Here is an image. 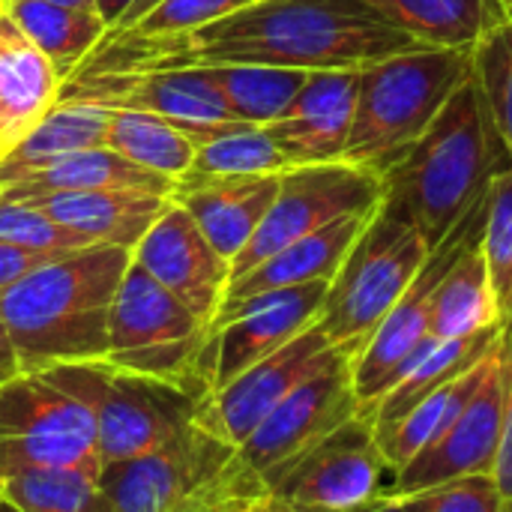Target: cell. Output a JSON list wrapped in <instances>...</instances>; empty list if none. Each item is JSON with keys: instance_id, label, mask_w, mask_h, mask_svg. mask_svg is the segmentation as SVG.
Listing matches in <instances>:
<instances>
[{"instance_id": "6da1fadb", "label": "cell", "mask_w": 512, "mask_h": 512, "mask_svg": "<svg viewBox=\"0 0 512 512\" xmlns=\"http://www.w3.org/2000/svg\"><path fill=\"white\" fill-rule=\"evenodd\" d=\"M129 39V36H117ZM150 48L138 69L207 63H264L306 72L366 69L423 48L363 0H255L177 39H132Z\"/></svg>"}, {"instance_id": "7a4b0ae2", "label": "cell", "mask_w": 512, "mask_h": 512, "mask_svg": "<svg viewBox=\"0 0 512 512\" xmlns=\"http://www.w3.org/2000/svg\"><path fill=\"white\" fill-rule=\"evenodd\" d=\"M129 261V249L87 246L45 261L0 291V315L24 375L105 360L108 315Z\"/></svg>"}, {"instance_id": "3957f363", "label": "cell", "mask_w": 512, "mask_h": 512, "mask_svg": "<svg viewBox=\"0 0 512 512\" xmlns=\"http://www.w3.org/2000/svg\"><path fill=\"white\" fill-rule=\"evenodd\" d=\"M510 156L468 75L426 132L384 174V204L405 216L435 249L486 195Z\"/></svg>"}, {"instance_id": "277c9868", "label": "cell", "mask_w": 512, "mask_h": 512, "mask_svg": "<svg viewBox=\"0 0 512 512\" xmlns=\"http://www.w3.org/2000/svg\"><path fill=\"white\" fill-rule=\"evenodd\" d=\"M99 489L111 512H246L267 495L240 447L198 420L138 459L105 465Z\"/></svg>"}, {"instance_id": "5b68a950", "label": "cell", "mask_w": 512, "mask_h": 512, "mask_svg": "<svg viewBox=\"0 0 512 512\" xmlns=\"http://www.w3.org/2000/svg\"><path fill=\"white\" fill-rule=\"evenodd\" d=\"M471 75V48H414L360 69L357 108L342 162L384 180Z\"/></svg>"}, {"instance_id": "8992f818", "label": "cell", "mask_w": 512, "mask_h": 512, "mask_svg": "<svg viewBox=\"0 0 512 512\" xmlns=\"http://www.w3.org/2000/svg\"><path fill=\"white\" fill-rule=\"evenodd\" d=\"M213 330L129 261L108 315L105 360L123 372L213 393Z\"/></svg>"}, {"instance_id": "52a82bcc", "label": "cell", "mask_w": 512, "mask_h": 512, "mask_svg": "<svg viewBox=\"0 0 512 512\" xmlns=\"http://www.w3.org/2000/svg\"><path fill=\"white\" fill-rule=\"evenodd\" d=\"M45 375L54 387L84 405L96 429L102 468L138 459L198 420L204 393L123 372L108 360L63 363Z\"/></svg>"}, {"instance_id": "ba28073f", "label": "cell", "mask_w": 512, "mask_h": 512, "mask_svg": "<svg viewBox=\"0 0 512 512\" xmlns=\"http://www.w3.org/2000/svg\"><path fill=\"white\" fill-rule=\"evenodd\" d=\"M429 255L432 249L423 234L381 201L327 288L318 318L327 339L360 354L375 327L420 276Z\"/></svg>"}, {"instance_id": "9c48e42d", "label": "cell", "mask_w": 512, "mask_h": 512, "mask_svg": "<svg viewBox=\"0 0 512 512\" xmlns=\"http://www.w3.org/2000/svg\"><path fill=\"white\" fill-rule=\"evenodd\" d=\"M396 468L387 462L372 420L360 411L324 441L264 477L273 498L294 512H369L393 495Z\"/></svg>"}, {"instance_id": "30bf717a", "label": "cell", "mask_w": 512, "mask_h": 512, "mask_svg": "<svg viewBox=\"0 0 512 512\" xmlns=\"http://www.w3.org/2000/svg\"><path fill=\"white\" fill-rule=\"evenodd\" d=\"M36 468L102 474L96 429L81 402L45 375H18L0 387V477Z\"/></svg>"}, {"instance_id": "8fae6325", "label": "cell", "mask_w": 512, "mask_h": 512, "mask_svg": "<svg viewBox=\"0 0 512 512\" xmlns=\"http://www.w3.org/2000/svg\"><path fill=\"white\" fill-rule=\"evenodd\" d=\"M384 201V180L351 162L294 165L279 174V192L246 249L231 261V282L330 222L369 213Z\"/></svg>"}, {"instance_id": "7c38bea8", "label": "cell", "mask_w": 512, "mask_h": 512, "mask_svg": "<svg viewBox=\"0 0 512 512\" xmlns=\"http://www.w3.org/2000/svg\"><path fill=\"white\" fill-rule=\"evenodd\" d=\"M354 351L336 345L333 354L300 381L240 444V456L267 477L297 459L330 432L354 420L363 405L354 387Z\"/></svg>"}, {"instance_id": "4fadbf2b", "label": "cell", "mask_w": 512, "mask_h": 512, "mask_svg": "<svg viewBox=\"0 0 512 512\" xmlns=\"http://www.w3.org/2000/svg\"><path fill=\"white\" fill-rule=\"evenodd\" d=\"M483 216H486V195L432 249L420 276L411 282V288L402 294V300L387 312V318L375 327V333L366 339V345L354 357V387H357L363 408L372 405L393 384V378L411 360V354L432 336V327H429L432 291H435L438 279L444 276V270L456 261V255L480 237Z\"/></svg>"}, {"instance_id": "5bb4252c", "label": "cell", "mask_w": 512, "mask_h": 512, "mask_svg": "<svg viewBox=\"0 0 512 512\" xmlns=\"http://www.w3.org/2000/svg\"><path fill=\"white\" fill-rule=\"evenodd\" d=\"M504 408H507V345H504V327H501L489 372L480 381L477 393L468 399V405L459 411V417L435 444L420 450L405 468L396 471L390 498L414 495L420 489H429L456 477L492 471L498 441H501V426H504Z\"/></svg>"}, {"instance_id": "9a60e30c", "label": "cell", "mask_w": 512, "mask_h": 512, "mask_svg": "<svg viewBox=\"0 0 512 512\" xmlns=\"http://www.w3.org/2000/svg\"><path fill=\"white\" fill-rule=\"evenodd\" d=\"M330 282H306L225 303L213 318V390L309 330L324 309Z\"/></svg>"}, {"instance_id": "2e32d148", "label": "cell", "mask_w": 512, "mask_h": 512, "mask_svg": "<svg viewBox=\"0 0 512 512\" xmlns=\"http://www.w3.org/2000/svg\"><path fill=\"white\" fill-rule=\"evenodd\" d=\"M333 348L336 345L315 321L297 339L267 354L225 387L213 390L198 411V423L240 447L261 426V420L333 354Z\"/></svg>"}, {"instance_id": "e0dca14e", "label": "cell", "mask_w": 512, "mask_h": 512, "mask_svg": "<svg viewBox=\"0 0 512 512\" xmlns=\"http://www.w3.org/2000/svg\"><path fill=\"white\" fill-rule=\"evenodd\" d=\"M132 264L213 327L231 282V264L210 246L195 219L174 198L132 249Z\"/></svg>"}, {"instance_id": "ac0fdd59", "label": "cell", "mask_w": 512, "mask_h": 512, "mask_svg": "<svg viewBox=\"0 0 512 512\" xmlns=\"http://www.w3.org/2000/svg\"><path fill=\"white\" fill-rule=\"evenodd\" d=\"M357 84L360 69L309 72L288 111L264 126L291 168L342 162L357 108Z\"/></svg>"}, {"instance_id": "d6986e66", "label": "cell", "mask_w": 512, "mask_h": 512, "mask_svg": "<svg viewBox=\"0 0 512 512\" xmlns=\"http://www.w3.org/2000/svg\"><path fill=\"white\" fill-rule=\"evenodd\" d=\"M279 192V174L252 177H180L174 201L195 219L210 246L231 264L255 237Z\"/></svg>"}, {"instance_id": "ffe728a7", "label": "cell", "mask_w": 512, "mask_h": 512, "mask_svg": "<svg viewBox=\"0 0 512 512\" xmlns=\"http://www.w3.org/2000/svg\"><path fill=\"white\" fill-rule=\"evenodd\" d=\"M21 201L42 210L57 225L69 228L72 234L84 237L93 246H120L129 252L171 204L168 195H153L141 189L51 192Z\"/></svg>"}, {"instance_id": "44dd1931", "label": "cell", "mask_w": 512, "mask_h": 512, "mask_svg": "<svg viewBox=\"0 0 512 512\" xmlns=\"http://www.w3.org/2000/svg\"><path fill=\"white\" fill-rule=\"evenodd\" d=\"M375 210L342 216V219L330 222L327 228L288 243L285 249H279L276 255H270L249 273H243L240 279L228 282L222 306L255 297V294L306 285V282H333V276L339 273L342 261L348 258L351 246L357 243V237L363 234V228L369 225Z\"/></svg>"}, {"instance_id": "7402d4cb", "label": "cell", "mask_w": 512, "mask_h": 512, "mask_svg": "<svg viewBox=\"0 0 512 512\" xmlns=\"http://www.w3.org/2000/svg\"><path fill=\"white\" fill-rule=\"evenodd\" d=\"M60 75L51 60L0 9V138L12 150L60 96Z\"/></svg>"}, {"instance_id": "603a6c76", "label": "cell", "mask_w": 512, "mask_h": 512, "mask_svg": "<svg viewBox=\"0 0 512 512\" xmlns=\"http://www.w3.org/2000/svg\"><path fill=\"white\" fill-rule=\"evenodd\" d=\"M501 327L504 324L489 327V330L474 333V336H462V339H438V336H429L411 354V360L399 369V375L393 378V384L372 405L363 408V414L372 420V429L378 432V429L390 426L396 417H402L426 393H432L444 381L456 378L459 372H465L468 366H474L480 357H486L489 348L495 345Z\"/></svg>"}, {"instance_id": "cb8c5ba5", "label": "cell", "mask_w": 512, "mask_h": 512, "mask_svg": "<svg viewBox=\"0 0 512 512\" xmlns=\"http://www.w3.org/2000/svg\"><path fill=\"white\" fill-rule=\"evenodd\" d=\"M105 135H108V108L57 102L12 150L0 156V189L72 153L105 147Z\"/></svg>"}, {"instance_id": "d4e9b609", "label": "cell", "mask_w": 512, "mask_h": 512, "mask_svg": "<svg viewBox=\"0 0 512 512\" xmlns=\"http://www.w3.org/2000/svg\"><path fill=\"white\" fill-rule=\"evenodd\" d=\"M174 180L147 171L129 159H123L120 153L108 150V147H93V150H81L72 153L6 189H0V195L6 198H33V195H51V192H96V189H141V192H153V195H174Z\"/></svg>"}, {"instance_id": "484cf974", "label": "cell", "mask_w": 512, "mask_h": 512, "mask_svg": "<svg viewBox=\"0 0 512 512\" xmlns=\"http://www.w3.org/2000/svg\"><path fill=\"white\" fill-rule=\"evenodd\" d=\"M501 336V333H498ZM498 342V339H495ZM492 351L495 345L489 348L486 357H480L474 366H468L465 372H459L456 378L444 381L441 387H435L432 393H426L420 402H414L402 417H396L390 426L378 429L375 438L387 456V462L399 471L405 468L420 450H426L429 444H435L447 429L450 423L459 417V411L468 405V399L477 393L480 381L486 378L489 372V363H492Z\"/></svg>"}, {"instance_id": "4316f807", "label": "cell", "mask_w": 512, "mask_h": 512, "mask_svg": "<svg viewBox=\"0 0 512 512\" xmlns=\"http://www.w3.org/2000/svg\"><path fill=\"white\" fill-rule=\"evenodd\" d=\"M498 303L480 252V237L465 246L432 291L429 327L438 339H462L498 327Z\"/></svg>"}, {"instance_id": "83f0119b", "label": "cell", "mask_w": 512, "mask_h": 512, "mask_svg": "<svg viewBox=\"0 0 512 512\" xmlns=\"http://www.w3.org/2000/svg\"><path fill=\"white\" fill-rule=\"evenodd\" d=\"M3 9L51 60L60 81H66L93 54L108 30L99 12H78L45 0H3Z\"/></svg>"}, {"instance_id": "f1b7e54d", "label": "cell", "mask_w": 512, "mask_h": 512, "mask_svg": "<svg viewBox=\"0 0 512 512\" xmlns=\"http://www.w3.org/2000/svg\"><path fill=\"white\" fill-rule=\"evenodd\" d=\"M201 69L222 90L231 114L252 126H267L282 117L309 78L306 69L264 63H207Z\"/></svg>"}, {"instance_id": "f546056e", "label": "cell", "mask_w": 512, "mask_h": 512, "mask_svg": "<svg viewBox=\"0 0 512 512\" xmlns=\"http://www.w3.org/2000/svg\"><path fill=\"white\" fill-rule=\"evenodd\" d=\"M384 21L432 48H474L492 27L486 0H363Z\"/></svg>"}, {"instance_id": "4dcf8cb0", "label": "cell", "mask_w": 512, "mask_h": 512, "mask_svg": "<svg viewBox=\"0 0 512 512\" xmlns=\"http://www.w3.org/2000/svg\"><path fill=\"white\" fill-rule=\"evenodd\" d=\"M105 147L174 183L192 168V159L198 150L168 120L147 114V111H132V108H108Z\"/></svg>"}, {"instance_id": "1f68e13d", "label": "cell", "mask_w": 512, "mask_h": 512, "mask_svg": "<svg viewBox=\"0 0 512 512\" xmlns=\"http://www.w3.org/2000/svg\"><path fill=\"white\" fill-rule=\"evenodd\" d=\"M0 501L18 512H111L99 477L69 468H36L0 477Z\"/></svg>"}, {"instance_id": "d6a6232c", "label": "cell", "mask_w": 512, "mask_h": 512, "mask_svg": "<svg viewBox=\"0 0 512 512\" xmlns=\"http://www.w3.org/2000/svg\"><path fill=\"white\" fill-rule=\"evenodd\" d=\"M291 162L279 153L264 126H243L222 138H213L195 150L192 177H252V174H282ZM183 174V177H186Z\"/></svg>"}, {"instance_id": "836d02e7", "label": "cell", "mask_w": 512, "mask_h": 512, "mask_svg": "<svg viewBox=\"0 0 512 512\" xmlns=\"http://www.w3.org/2000/svg\"><path fill=\"white\" fill-rule=\"evenodd\" d=\"M471 75L512 162V18L486 27L474 42Z\"/></svg>"}, {"instance_id": "e575fe53", "label": "cell", "mask_w": 512, "mask_h": 512, "mask_svg": "<svg viewBox=\"0 0 512 512\" xmlns=\"http://www.w3.org/2000/svg\"><path fill=\"white\" fill-rule=\"evenodd\" d=\"M480 252L489 270L501 324L512 321V165L498 171L489 183Z\"/></svg>"}, {"instance_id": "d590c367", "label": "cell", "mask_w": 512, "mask_h": 512, "mask_svg": "<svg viewBox=\"0 0 512 512\" xmlns=\"http://www.w3.org/2000/svg\"><path fill=\"white\" fill-rule=\"evenodd\" d=\"M255 0H159L144 18H138L126 33L117 36H129V39H177L186 36L210 21H219L243 6H249ZM108 36V39H117Z\"/></svg>"}, {"instance_id": "8d00e7d4", "label": "cell", "mask_w": 512, "mask_h": 512, "mask_svg": "<svg viewBox=\"0 0 512 512\" xmlns=\"http://www.w3.org/2000/svg\"><path fill=\"white\" fill-rule=\"evenodd\" d=\"M0 240L30 249V252H48V255L78 252V249L93 246L84 237L72 234L69 228L57 225L42 210L24 201H12L6 195H0Z\"/></svg>"}, {"instance_id": "74e56055", "label": "cell", "mask_w": 512, "mask_h": 512, "mask_svg": "<svg viewBox=\"0 0 512 512\" xmlns=\"http://www.w3.org/2000/svg\"><path fill=\"white\" fill-rule=\"evenodd\" d=\"M399 498L414 512H504L495 477L489 471L456 477Z\"/></svg>"}, {"instance_id": "f35d334b", "label": "cell", "mask_w": 512, "mask_h": 512, "mask_svg": "<svg viewBox=\"0 0 512 512\" xmlns=\"http://www.w3.org/2000/svg\"><path fill=\"white\" fill-rule=\"evenodd\" d=\"M51 258H57V255L30 252V249H21V246H12V243L0 240V291H6L9 285H15L18 279H24L27 273H33L36 267H42Z\"/></svg>"}, {"instance_id": "ab89813d", "label": "cell", "mask_w": 512, "mask_h": 512, "mask_svg": "<svg viewBox=\"0 0 512 512\" xmlns=\"http://www.w3.org/2000/svg\"><path fill=\"white\" fill-rule=\"evenodd\" d=\"M159 0H96L99 18L105 21V36L126 33L138 18H144Z\"/></svg>"}, {"instance_id": "60d3db41", "label": "cell", "mask_w": 512, "mask_h": 512, "mask_svg": "<svg viewBox=\"0 0 512 512\" xmlns=\"http://www.w3.org/2000/svg\"><path fill=\"white\" fill-rule=\"evenodd\" d=\"M21 375V363H18V354H15V345H12V336H9V327L0 315V387L9 384L12 378Z\"/></svg>"}, {"instance_id": "b9f144b4", "label": "cell", "mask_w": 512, "mask_h": 512, "mask_svg": "<svg viewBox=\"0 0 512 512\" xmlns=\"http://www.w3.org/2000/svg\"><path fill=\"white\" fill-rule=\"evenodd\" d=\"M246 512H294V510H291L288 504H282L279 498H273V495L267 492L264 498H258V501H255V504H252V507H249Z\"/></svg>"}, {"instance_id": "7bdbcfd3", "label": "cell", "mask_w": 512, "mask_h": 512, "mask_svg": "<svg viewBox=\"0 0 512 512\" xmlns=\"http://www.w3.org/2000/svg\"><path fill=\"white\" fill-rule=\"evenodd\" d=\"M486 6H489V18H492V24L512 18V0H486Z\"/></svg>"}, {"instance_id": "ee69618b", "label": "cell", "mask_w": 512, "mask_h": 512, "mask_svg": "<svg viewBox=\"0 0 512 512\" xmlns=\"http://www.w3.org/2000/svg\"><path fill=\"white\" fill-rule=\"evenodd\" d=\"M45 3H57V6L78 9V12H99L96 9V0H45Z\"/></svg>"}, {"instance_id": "f6af8a7d", "label": "cell", "mask_w": 512, "mask_h": 512, "mask_svg": "<svg viewBox=\"0 0 512 512\" xmlns=\"http://www.w3.org/2000/svg\"><path fill=\"white\" fill-rule=\"evenodd\" d=\"M369 512H414L402 498H387L384 504H378L375 510H369Z\"/></svg>"}, {"instance_id": "bcb514c9", "label": "cell", "mask_w": 512, "mask_h": 512, "mask_svg": "<svg viewBox=\"0 0 512 512\" xmlns=\"http://www.w3.org/2000/svg\"><path fill=\"white\" fill-rule=\"evenodd\" d=\"M0 504H3V501H0ZM3 512H18V510H12V507H6V504H3Z\"/></svg>"}, {"instance_id": "7dc6e473", "label": "cell", "mask_w": 512, "mask_h": 512, "mask_svg": "<svg viewBox=\"0 0 512 512\" xmlns=\"http://www.w3.org/2000/svg\"><path fill=\"white\" fill-rule=\"evenodd\" d=\"M0 156H3V138H0Z\"/></svg>"}, {"instance_id": "c3c4849f", "label": "cell", "mask_w": 512, "mask_h": 512, "mask_svg": "<svg viewBox=\"0 0 512 512\" xmlns=\"http://www.w3.org/2000/svg\"><path fill=\"white\" fill-rule=\"evenodd\" d=\"M0 512H3V504H0Z\"/></svg>"}, {"instance_id": "681fc988", "label": "cell", "mask_w": 512, "mask_h": 512, "mask_svg": "<svg viewBox=\"0 0 512 512\" xmlns=\"http://www.w3.org/2000/svg\"><path fill=\"white\" fill-rule=\"evenodd\" d=\"M0 9H3V3H0Z\"/></svg>"}, {"instance_id": "f907efd6", "label": "cell", "mask_w": 512, "mask_h": 512, "mask_svg": "<svg viewBox=\"0 0 512 512\" xmlns=\"http://www.w3.org/2000/svg\"><path fill=\"white\" fill-rule=\"evenodd\" d=\"M0 3H3V0H0Z\"/></svg>"}]
</instances>
